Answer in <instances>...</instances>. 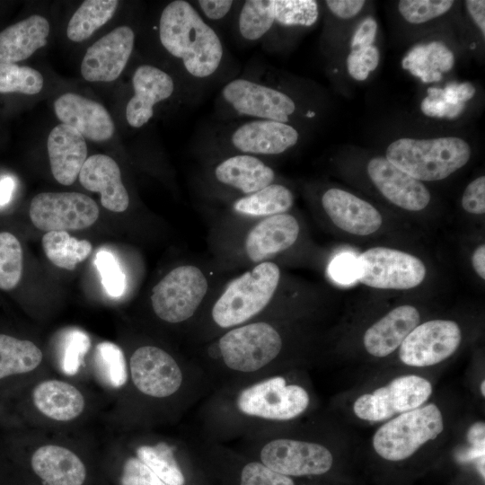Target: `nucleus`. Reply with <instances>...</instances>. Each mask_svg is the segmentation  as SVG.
Instances as JSON below:
<instances>
[{
    "instance_id": "nucleus-1",
    "label": "nucleus",
    "mask_w": 485,
    "mask_h": 485,
    "mask_svg": "<svg viewBox=\"0 0 485 485\" xmlns=\"http://www.w3.org/2000/svg\"><path fill=\"white\" fill-rule=\"evenodd\" d=\"M287 313L286 306L198 345V366L231 386L279 373L291 348Z\"/></svg>"
},
{
    "instance_id": "nucleus-2",
    "label": "nucleus",
    "mask_w": 485,
    "mask_h": 485,
    "mask_svg": "<svg viewBox=\"0 0 485 485\" xmlns=\"http://www.w3.org/2000/svg\"><path fill=\"white\" fill-rule=\"evenodd\" d=\"M283 279L278 264L263 262L225 280L190 330V342L204 344L287 305Z\"/></svg>"
},
{
    "instance_id": "nucleus-3",
    "label": "nucleus",
    "mask_w": 485,
    "mask_h": 485,
    "mask_svg": "<svg viewBox=\"0 0 485 485\" xmlns=\"http://www.w3.org/2000/svg\"><path fill=\"white\" fill-rule=\"evenodd\" d=\"M301 232L299 220L289 212L251 220L219 216L207 237L211 262L221 272L277 263L297 244Z\"/></svg>"
},
{
    "instance_id": "nucleus-4",
    "label": "nucleus",
    "mask_w": 485,
    "mask_h": 485,
    "mask_svg": "<svg viewBox=\"0 0 485 485\" xmlns=\"http://www.w3.org/2000/svg\"><path fill=\"white\" fill-rule=\"evenodd\" d=\"M212 406V418L246 430H266L270 424L290 422L311 404L307 388L278 373L246 384L226 387Z\"/></svg>"
},
{
    "instance_id": "nucleus-5",
    "label": "nucleus",
    "mask_w": 485,
    "mask_h": 485,
    "mask_svg": "<svg viewBox=\"0 0 485 485\" xmlns=\"http://www.w3.org/2000/svg\"><path fill=\"white\" fill-rule=\"evenodd\" d=\"M158 29L162 46L192 81L207 80L220 70L225 57L222 40L193 4L170 2L162 11Z\"/></svg>"
},
{
    "instance_id": "nucleus-6",
    "label": "nucleus",
    "mask_w": 485,
    "mask_h": 485,
    "mask_svg": "<svg viewBox=\"0 0 485 485\" xmlns=\"http://www.w3.org/2000/svg\"><path fill=\"white\" fill-rule=\"evenodd\" d=\"M212 262L181 263L170 269L152 288L150 304L154 315L172 325L192 329L204 308L224 281Z\"/></svg>"
},
{
    "instance_id": "nucleus-7",
    "label": "nucleus",
    "mask_w": 485,
    "mask_h": 485,
    "mask_svg": "<svg viewBox=\"0 0 485 485\" xmlns=\"http://www.w3.org/2000/svg\"><path fill=\"white\" fill-rule=\"evenodd\" d=\"M471 148L456 137L432 139L400 138L391 143L385 158L419 181L447 178L470 160Z\"/></svg>"
},
{
    "instance_id": "nucleus-8",
    "label": "nucleus",
    "mask_w": 485,
    "mask_h": 485,
    "mask_svg": "<svg viewBox=\"0 0 485 485\" xmlns=\"http://www.w3.org/2000/svg\"><path fill=\"white\" fill-rule=\"evenodd\" d=\"M441 408L433 402L384 421L372 437L375 454L388 462H402L413 456L445 430Z\"/></svg>"
},
{
    "instance_id": "nucleus-9",
    "label": "nucleus",
    "mask_w": 485,
    "mask_h": 485,
    "mask_svg": "<svg viewBox=\"0 0 485 485\" xmlns=\"http://www.w3.org/2000/svg\"><path fill=\"white\" fill-rule=\"evenodd\" d=\"M276 181L277 174L265 159L244 154H226L212 158L205 173L210 194L225 203Z\"/></svg>"
},
{
    "instance_id": "nucleus-10",
    "label": "nucleus",
    "mask_w": 485,
    "mask_h": 485,
    "mask_svg": "<svg viewBox=\"0 0 485 485\" xmlns=\"http://www.w3.org/2000/svg\"><path fill=\"white\" fill-rule=\"evenodd\" d=\"M219 100L224 110L235 117L288 123L296 111L292 97L283 91L253 77H236L221 89Z\"/></svg>"
},
{
    "instance_id": "nucleus-11",
    "label": "nucleus",
    "mask_w": 485,
    "mask_h": 485,
    "mask_svg": "<svg viewBox=\"0 0 485 485\" xmlns=\"http://www.w3.org/2000/svg\"><path fill=\"white\" fill-rule=\"evenodd\" d=\"M432 393L428 379L415 374L401 375L357 397L352 410L363 421L384 422L427 403Z\"/></svg>"
},
{
    "instance_id": "nucleus-12",
    "label": "nucleus",
    "mask_w": 485,
    "mask_h": 485,
    "mask_svg": "<svg viewBox=\"0 0 485 485\" xmlns=\"http://www.w3.org/2000/svg\"><path fill=\"white\" fill-rule=\"evenodd\" d=\"M426 273L420 259L396 249L373 247L357 257V279L373 288L411 289L423 282Z\"/></svg>"
},
{
    "instance_id": "nucleus-13",
    "label": "nucleus",
    "mask_w": 485,
    "mask_h": 485,
    "mask_svg": "<svg viewBox=\"0 0 485 485\" xmlns=\"http://www.w3.org/2000/svg\"><path fill=\"white\" fill-rule=\"evenodd\" d=\"M258 450L259 461L288 477L318 476L331 471V450L324 444L304 438H264Z\"/></svg>"
},
{
    "instance_id": "nucleus-14",
    "label": "nucleus",
    "mask_w": 485,
    "mask_h": 485,
    "mask_svg": "<svg viewBox=\"0 0 485 485\" xmlns=\"http://www.w3.org/2000/svg\"><path fill=\"white\" fill-rule=\"evenodd\" d=\"M314 16V6L310 0H247L239 11L237 29L243 40L259 41L275 25L309 27Z\"/></svg>"
},
{
    "instance_id": "nucleus-15",
    "label": "nucleus",
    "mask_w": 485,
    "mask_h": 485,
    "mask_svg": "<svg viewBox=\"0 0 485 485\" xmlns=\"http://www.w3.org/2000/svg\"><path fill=\"white\" fill-rule=\"evenodd\" d=\"M30 217L40 230H81L93 225L99 216L96 202L79 192H42L30 206Z\"/></svg>"
},
{
    "instance_id": "nucleus-16",
    "label": "nucleus",
    "mask_w": 485,
    "mask_h": 485,
    "mask_svg": "<svg viewBox=\"0 0 485 485\" xmlns=\"http://www.w3.org/2000/svg\"><path fill=\"white\" fill-rule=\"evenodd\" d=\"M461 342L462 330L456 322L435 319L417 325L398 348V355L408 366L427 367L449 358Z\"/></svg>"
},
{
    "instance_id": "nucleus-17",
    "label": "nucleus",
    "mask_w": 485,
    "mask_h": 485,
    "mask_svg": "<svg viewBox=\"0 0 485 485\" xmlns=\"http://www.w3.org/2000/svg\"><path fill=\"white\" fill-rule=\"evenodd\" d=\"M131 378L137 389L153 398L176 394L185 384V373L176 358L154 345L137 348L129 360Z\"/></svg>"
},
{
    "instance_id": "nucleus-18",
    "label": "nucleus",
    "mask_w": 485,
    "mask_h": 485,
    "mask_svg": "<svg viewBox=\"0 0 485 485\" xmlns=\"http://www.w3.org/2000/svg\"><path fill=\"white\" fill-rule=\"evenodd\" d=\"M225 154H244L260 157L278 155L296 145L298 131L288 123L250 119L226 134Z\"/></svg>"
},
{
    "instance_id": "nucleus-19",
    "label": "nucleus",
    "mask_w": 485,
    "mask_h": 485,
    "mask_svg": "<svg viewBox=\"0 0 485 485\" xmlns=\"http://www.w3.org/2000/svg\"><path fill=\"white\" fill-rule=\"evenodd\" d=\"M135 33L126 25L115 28L89 47L81 74L89 82H111L124 70L134 48Z\"/></svg>"
},
{
    "instance_id": "nucleus-20",
    "label": "nucleus",
    "mask_w": 485,
    "mask_h": 485,
    "mask_svg": "<svg viewBox=\"0 0 485 485\" xmlns=\"http://www.w3.org/2000/svg\"><path fill=\"white\" fill-rule=\"evenodd\" d=\"M367 173L382 195L402 209L420 211L430 202L431 195L426 186L385 157L372 158L367 164Z\"/></svg>"
},
{
    "instance_id": "nucleus-21",
    "label": "nucleus",
    "mask_w": 485,
    "mask_h": 485,
    "mask_svg": "<svg viewBox=\"0 0 485 485\" xmlns=\"http://www.w3.org/2000/svg\"><path fill=\"white\" fill-rule=\"evenodd\" d=\"M321 205L333 225L350 234H375L383 223L380 212L373 205L341 189L331 188L324 191Z\"/></svg>"
},
{
    "instance_id": "nucleus-22",
    "label": "nucleus",
    "mask_w": 485,
    "mask_h": 485,
    "mask_svg": "<svg viewBox=\"0 0 485 485\" xmlns=\"http://www.w3.org/2000/svg\"><path fill=\"white\" fill-rule=\"evenodd\" d=\"M134 95L126 106L129 126L141 128L154 116V107L169 99L175 83L168 73L151 65L138 66L132 76Z\"/></svg>"
},
{
    "instance_id": "nucleus-23",
    "label": "nucleus",
    "mask_w": 485,
    "mask_h": 485,
    "mask_svg": "<svg viewBox=\"0 0 485 485\" xmlns=\"http://www.w3.org/2000/svg\"><path fill=\"white\" fill-rule=\"evenodd\" d=\"M54 110L62 124L69 126L94 142L110 139L114 123L108 110L99 102L73 93L59 96Z\"/></svg>"
},
{
    "instance_id": "nucleus-24",
    "label": "nucleus",
    "mask_w": 485,
    "mask_h": 485,
    "mask_svg": "<svg viewBox=\"0 0 485 485\" xmlns=\"http://www.w3.org/2000/svg\"><path fill=\"white\" fill-rule=\"evenodd\" d=\"M419 323L420 313L416 307L410 304L397 306L366 329L363 336L364 348L372 357H388Z\"/></svg>"
},
{
    "instance_id": "nucleus-25",
    "label": "nucleus",
    "mask_w": 485,
    "mask_h": 485,
    "mask_svg": "<svg viewBox=\"0 0 485 485\" xmlns=\"http://www.w3.org/2000/svg\"><path fill=\"white\" fill-rule=\"evenodd\" d=\"M81 185L101 194L106 209L121 213L129 206V196L117 163L106 154H93L86 159L78 175Z\"/></svg>"
},
{
    "instance_id": "nucleus-26",
    "label": "nucleus",
    "mask_w": 485,
    "mask_h": 485,
    "mask_svg": "<svg viewBox=\"0 0 485 485\" xmlns=\"http://www.w3.org/2000/svg\"><path fill=\"white\" fill-rule=\"evenodd\" d=\"M47 148L55 180L63 185L73 184L87 159L84 137L73 128L61 123L50 131Z\"/></svg>"
},
{
    "instance_id": "nucleus-27",
    "label": "nucleus",
    "mask_w": 485,
    "mask_h": 485,
    "mask_svg": "<svg viewBox=\"0 0 485 485\" xmlns=\"http://www.w3.org/2000/svg\"><path fill=\"white\" fill-rule=\"evenodd\" d=\"M295 197L286 185L274 182L265 188L227 202L221 216L236 219H260L288 213Z\"/></svg>"
},
{
    "instance_id": "nucleus-28",
    "label": "nucleus",
    "mask_w": 485,
    "mask_h": 485,
    "mask_svg": "<svg viewBox=\"0 0 485 485\" xmlns=\"http://www.w3.org/2000/svg\"><path fill=\"white\" fill-rule=\"evenodd\" d=\"M35 473L48 485H82L86 470L72 451L54 445L38 448L31 457Z\"/></svg>"
},
{
    "instance_id": "nucleus-29",
    "label": "nucleus",
    "mask_w": 485,
    "mask_h": 485,
    "mask_svg": "<svg viewBox=\"0 0 485 485\" xmlns=\"http://www.w3.org/2000/svg\"><path fill=\"white\" fill-rule=\"evenodd\" d=\"M49 23L31 15L0 32V63H15L31 57L47 43Z\"/></svg>"
},
{
    "instance_id": "nucleus-30",
    "label": "nucleus",
    "mask_w": 485,
    "mask_h": 485,
    "mask_svg": "<svg viewBox=\"0 0 485 485\" xmlns=\"http://www.w3.org/2000/svg\"><path fill=\"white\" fill-rule=\"evenodd\" d=\"M36 408L45 416L58 421H68L79 416L84 408L80 391L58 380L44 381L32 393Z\"/></svg>"
},
{
    "instance_id": "nucleus-31",
    "label": "nucleus",
    "mask_w": 485,
    "mask_h": 485,
    "mask_svg": "<svg viewBox=\"0 0 485 485\" xmlns=\"http://www.w3.org/2000/svg\"><path fill=\"white\" fill-rule=\"evenodd\" d=\"M41 360L42 352L33 342L0 334V379L31 372Z\"/></svg>"
},
{
    "instance_id": "nucleus-32",
    "label": "nucleus",
    "mask_w": 485,
    "mask_h": 485,
    "mask_svg": "<svg viewBox=\"0 0 485 485\" xmlns=\"http://www.w3.org/2000/svg\"><path fill=\"white\" fill-rule=\"evenodd\" d=\"M41 242L49 261L67 270H74L92 251V244L87 240L71 237L66 231L47 232Z\"/></svg>"
},
{
    "instance_id": "nucleus-33",
    "label": "nucleus",
    "mask_w": 485,
    "mask_h": 485,
    "mask_svg": "<svg viewBox=\"0 0 485 485\" xmlns=\"http://www.w3.org/2000/svg\"><path fill=\"white\" fill-rule=\"evenodd\" d=\"M118 4L117 0L84 1L68 22L66 31L68 39L75 42L88 39L111 19Z\"/></svg>"
},
{
    "instance_id": "nucleus-34",
    "label": "nucleus",
    "mask_w": 485,
    "mask_h": 485,
    "mask_svg": "<svg viewBox=\"0 0 485 485\" xmlns=\"http://www.w3.org/2000/svg\"><path fill=\"white\" fill-rule=\"evenodd\" d=\"M137 455L166 485H185L184 474L174 456V448L160 442L154 445H141Z\"/></svg>"
},
{
    "instance_id": "nucleus-35",
    "label": "nucleus",
    "mask_w": 485,
    "mask_h": 485,
    "mask_svg": "<svg viewBox=\"0 0 485 485\" xmlns=\"http://www.w3.org/2000/svg\"><path fill=\"white\" fill-rule=\"evenodd\" d=\"M94 363L99 377L109 386L119 388L128 380L125 357L122 349L109 341L95 348Z\"/></svg>"
},
{
    "instance_id": "nucleus-36",
    "label": "nucleus",
    "mask_w": 485,
    "mask_h": 485,
    "mask_svg": "<svg viewBox=\"0 0 485 485\" xmlns=\"http://www.w3.org/2000/svg\"><path fill=\"white\" fill-rule=\"evenodd\" d=\"M22 274V249L11 233H0V289H13Z\"/></svg>"
},
{
    "instance_id": "nucleus-37",
    "label": "nucleus",
    "mask_w": 485,
    "mask_h": 485,
    "mask_svg": "<svg viewBox=\"0 0 485 485\" xmlns=\"http://www.w3.org/2000/svg\"><path fill=\"white\" fill-rule=\"evenodd\" d=\"M43 77L34 68L15 63H0V93L36 94L43 87Z\"/></svg>"
},
{
    "instance_id": "nucleus-38",
    "label": "nucleus",
    "mask_w": 485,
    "mask_h": 485,
    "mask_svg": "<svg viewBox=\"0 0 485 485\" xmlns=\"http://www.w3.org/2000/svg\"><path fill=\"white\" fill-rule=\"evenodd\" d=\"M90 345V338L84 331L70 329L66 331L60 358L61 368L66 375H73L77 373Z\"/></svg>"
},
{
    "instance_id": "nucleus-39",
    "label": "nucleus",
    "mask_w": 485,
    "mask_h": 485,
    "mask_svg": "<svg viewBox=\"0 0 485 485\" xmlns=\"http://www.w3.org/2000/svg\"><path fill=\"white\" fill-rule=\"evenodd\" d=\"M453 4L452 0H401L398 9L407 22L419 24L447 13Z\"/></svg>"
},
{
    "instance_id": "nucleus-40",
    "label": "nucleus",
    "mask_w": 485,
    "mask_h": 485,
    "mask_svg": "<svg viewBox=\"0 0 485 485\" xmlns=\"http://www.w3.org/2000/svg\"><path fill=\"white\" fill-rule=\"evenodd\" d=\"M95 266L107 294L113 297L122 295L126 289V276L115 256L109 251L101 250L96 254Z\"/></svg>"
},
{
    "instance_id": "nucleus-41",
    "label": "nucleus",
    "mask_w": 485,
    "mask_h": 485,
    "mask_svg": "<svg viewBox=\"0 0 485 485\" xmlns=\"http://www.w3.org/2000/svg\"><path fill=\"white\" fill-rule=\"evenodd\" d=\"M239 485H295V482L291 477L271 470L258 460L242 467Z\"/></svg>"
},
{
    "instance_id": "nucleus-42",
    "label": "nucleus",
    "mask_w": 485,
    "mask_h": 485,
    "mask_svg": "<svg viewBox=\"0 0 485 485\" xmlns=\"http://www.w3.org/2000/svg\"><path fill=\"white\" fill-rule=\"evenodd\" d=\"M379 60V50L374 45L352 49L347 57L348 74L355 80L364 81L377 67Z\"/></svg>"
},
{
    "instance_id": "nucleus-43",
    "label": "nucleus",
    "mask_w": 485,
    "mask_h": 485,
    "mask_svg": "<svg viewBox=\"0 0 485 485\" xmlns=\"http://www.w3.org/2000/svg\"><path fill=\"white\" fill-rule=\"evenodd\" d=\"M121 485H166L137 457L128 458L123 467Z\"/></svg>"
},
{
    "instance_id": "nucleus-44",
    "label": "nucleus",
    "mask_w": 485,
    "mask_h": 485,
    "mask_svg": "<svg viewBox=\"0 0 485 485\" xmlns=\"http://www.w3.org/2000/svg\"><path fill=\"white\" fill-rule=\"evenodd\" d=\"M462 207L470 214L482 215L485 212V177L480 176L471 181L462 197Z\"/></svg>"
},
{
    "instance_id": "nucleus-45",
    "label": "nucleus",
    "mask_w": 485,
    "mask_h": 485,
    "mask_svg": "<svg viewBox=\"0 0 485 485\" xmlns=\"http://www.w3.org/2000/svg\"><path fill=\"white\" fill-rule=\"evenodd\" d=\"M420 108L422 112L428 117L452 119L458 117L463 111L465 103L448 104L442 96H427L422 100Z\"/></svg>"
},
{
    "instance_id": "nucleus-46",
    "label": "nucleus",
    "mask_w": 485,
    "mask_h": 485,
    "mask_svg": "<svg viewBox=\"0 0 485 485\" xmlns=\"http://www.w3.org/2000/svg\"><path fill=\"white\" fill-rule=\"evenodd\" d=\"M331 277L340 283H350L357 279V258L343 253L337 256L330 266Z\"/></svg>"
},
{
    "instance_id": "nucleus-47",
    "label": "nucleus",
    "mask_w": 485,
    "mask_h": 485,
    "mask_svg": "<svg viewBox=\"0 0 485 485\" xmlns=\"http://www.w3.org/2000/svg\"><path fill=\"white\" fill-rule=\"evenodd\" d=\"M196 3L195 7L201 16L213 22L225 18L236 4L232 0H198Z\"/></svg>"
},
{
    "instance_id": "nucleus-48",
    "label": "nucleus",
    "mask_w": 485,
    "mask_h": 485,
    "mask_svg": "<svg viewBox=\"0 0 485 485\" xmlns=\"http://www.w3.org/2000/svg\"><path fill=\"white\" fill-rule=\"evenodd\" d=\"M377 23L373 17L364 19L351 40V48H361L371 46L375 39Z\"/></svg>"
},
{
    "instance_id": "nucleus-49",
    "label": "nucleus",
    "mask_w": 485,
    "mask_h": 485,
    "mask_svg": "<svg viewBox=\"0 0 485 485\" xmlns=\"http://www.w3.org/2000/svg\"><path fill=\"white\" fill-rule=\"evenodd\" d=\"M363 0H327L329 10L337 17L349 19L357 15L365 4Z\"/></svg>"
},
{
    "instance_id": "nucleus-50",
    "label": "nucleus",
    "mask_w": 485,
    "mask_h": 485,
    "mask_svg": "<svg viewBox=\"0 0 485 485\" xmlns=\"http://www.w3.org/2000/svg\"><path fill=\"white\" fill-rule=\"evenodd\" d=\"M469 14L478 25L479 29L485 35V1L468 0L465 2Z\"/></svg>"
},
{
    "instance_id": "nucleus-51",
    "label": "nucleus",
    "mask_w": 485,
    "mask_h": 485,
    "mask_svg": "<svg viewBox=\"0 0 485 485\" xmlns=\"http://www.w3.org/2000/svg\"><path fill=\"white\" fill-rule=\"evenodd\" d=\"M472 264L477 275L485 279V245H479L472 256Z\"/></svg>"
},
{
    "instance_id": "nucleus-52",
    "label": "nucleus",
    "mask_w": 485,
    "mask_h": 485,
    "mask_svg": "<svg viewBox=\"0 0 485 485\" xmlns=\"http://www.w3.org/2000/svg\"><path fill=\"white\" fill-rule=\"evenodd\" d=\"M14 188L13 180L11 177H4L0 180V206L7 204Z\"/></svg>"
},
{
    "instance_id": "nucleus-53",
    "label": "nucleus",
    "mask_w": 485,
    "mask_h": 485,
    "mask_svg": "<svg viewBox=\"0 0 485 485\" xmlns=\"http://www.w3.org/2000/svg\"><path fill=\"white\" fill-rule=\"evenodd\" d=\"M455 94L460 102L465 103V101L472 99L475 94V88L471 83L457 84L455 87Z\"/></svg>"
},
{
    "instance_id": "nucleus-54",
    "label": "nucleus",
    "mask_w": 485,
    "mask_h": 485,
    "mask_svg": "<svg viewBox=\"0 0 485 485\" xmlns=\"http://www.w3.org/2000/svg\"><path fill=\"white\" fill-rule=\"evenodd\" d=\"M480 392L482 397H484L485 396V381L484 380H482V382L480 384Z\"/></svg>"
}]
</instances>
